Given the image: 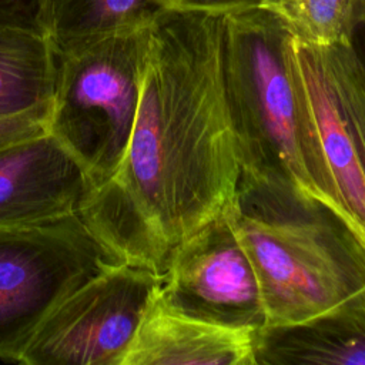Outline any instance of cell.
<instances>
[{
    "label": "cell",
    "mask_w": 365,
    "mask_h": 365,
    "mask_svg": "<svg viewBox=\"0 0 365 365\" xmlns=\"http://www.w3.org/2000/svg\"><path fill=\"white\" fill-rule=\"evenodd\" d=\"M262 0H164V10L228 14L259 7Z\"/></svg>",
    "instance_id": "e0dca14e"
},
{
    "label": "cell",
    "mask_w": 365,
    "mask_h": 365,
    "mask_svg": "<svg viewBox=\"0 0 365 365\" xmlns=\"http://www.w3.org/2000/svg\"><path fill=\"white\" fill-rule=\"evenodd\" d=\"M117 264L78 214L0 227V359L20 362L44 319Z\"/></svg>",
    "instance_id": "8992f818"
},
{
    "label": "cell",
    "mask_w": 365,
    "mask_h": 365,
    "mask_svg": "<svg viewBox=\"0 0 365 365\" xmlns=\"http://www.w3.org/2000/svg\"><path fill=\"white\" fill-rule=\"evenodd\" d=\"M257 365H365V308L307 324L262 328Z\"/></svg>",
    "instance_id": "8fae6325"
},
{
    "label": "cell",
    "mask_w": 365,
    "mask_h": 365,
    "mask_svg": "<svg viewBox=\"0 0 365 365\" xmlns=\"http://www.w3.org/2000/svg\"><path fill=\"white\" fill-rule=\"evenodd\" d=\"M158 295L171 309L197 319L232 328H264L258 279L230 208L175 245Z\"/></svg>",
    "instance_id": "ba28073f"
},
{
    "label": "cell",
    "mask_w": 365,
    "mask_h": 365,
    "mask_svg": "<svg viewBox=\"0 0 365 365\" xmlns=\"http://www.w3.org/2000/svg\"><path fill=\"white\" fill-rule=\"evenodd\" d=\"M93 190L83 164L48 131L0 148V227L80 214Z\"/></svg>",
    "instance_id": "9c48e42d"
},
{
    "label": "cell",
    "mask_w": 365,
    "mask_h": 365,
    "mask_svg": "<svg viewBox=\"0 0 365 365\" xmlns=\"http://www.w3.org/2000/svg\"><path fill=\"white\" fill-rule=\"evenodd\" d=\"M164 0H44L43 27L57 54L151 24Z\"/></svg>",
    "instance_id": "7c38bea8"
},
{
    "label": "cell",
    "mask_w": 365,
    "mask_h": 365,
    "mask_svg": "<svg viewBox=\"0 0 365 365\" xmlns=\"http://www.w3.org/2000/svg\"><path fill=\"white\" fill-rule=\"evenodd\" d=\"M295 38L312 44L352 41L365 23V0H262Z\"/></svg>",
    "instance_id": "5bb4252c"
},
{
    "label": "cell",
    "mask_w": 365,
    "mask_h": 365,
    "mask_svg": "<svg viewBox=\"0 0 365 365\" xmlns=\"http://www.w3.org/2000/svg\"><path fill=\"white\" fill-rule=\"evenodd\" d=\"M150 24L57 54L47 131L83 164L96 188L117 171L137 115Z\"/></svg>",
    "instance_id": "277c9868"
},
{
    "label": "cell",
    "mask_w": 365,
    "mask_h": 365,
    "mask_svg": "<svg viewBox=\"0 0 365 365\" xmlns=\"http://www.w3.org/2000/svg\"><path fill=\"white\" fill-rule=\"evenodd\" d=\"M292 37L285 23L264 7L224 14L225 93L240 178L332 208L292 81Z\"/></svg>",
    "instance_id": "3957f363"
},
{
    "label": "cell",
    "mask_w": 365,
    "mask_h": 365,
    "mask_svg": "<svg viewBox=\"0 0 365 365\" xmlns=\"http://www.w3.org/2000/svg\"><path fill=\"white\" fill-rule=\"evenodd\" d=\"M230 214L258 279L264 328L365 308V241L331 207L240 178Z\"/></svg>",
    "instance_id": "7a4b0ae2"
},
{
    "label": "cell",
    "mask_w": 365,
    "mask_h": 365,
    "mask_svg": "<svg viewBox=\"0 0 365 365\" xmlns=\"http://www.w3.org/2000/svg\"><path fill=\"white\" fill-rule=\"evenodd\" d=\"M43 3L44 0H0V24L44 34Z\"/></svg>",
    "instance_id": "2e32d148"
},
{
    "label": "cell",
    "mask_w": 365,
    "mask_h": 365,
    "mask_svg": "<svg viewBox=\"0 0 365 365\" xmlns=\"http://www.w3.org/2000/svg\"><path fill=\"white\" fill-rule=\"evenodd\" d=\"M50 113L51 104L41 106L17 115L0 117V148L46 133L48 128Z\"/></svg>",
    "instance_id": "9a60e30c"
},
{
    "label": "cell",
    "mask_w": 365,
    "mask_h": 365,
    "mask_svg": "<svg viewBox=\"0 0 365 365\" xmlns=\"http://www.w3.org/2000/svg\"><path fill=\"white\" fill-rule=\"evenodd\" d=\"M56 74L47 36L0 24V117L53 104Z\"/></svg>",
    "instance_id": "4fadbf2b"
},
{
    "label": "cell",
    "mask_w": 365,
    "mask_h": 365,
    "mask_svg": "<svg viewBox=\"0 0 365 365\" xmlns=\"http://www.w3.org/2000/svg\"><path fill=\"white\" fill-rule=\"evenodd\" d=\"M240 175L224 14L161 10L124 157L78 215L121 262L163 274L177 244L232 205Z\"/></svg>",
    "instance_id": "6da1fadb"
},
{
    "label": "cell",
    "mask_w": 365,
    "mask_h": 365,
    "mask_svg": "<svg viewBox=\"0 0 365 365\" xmlns=\"http://www.w3.org/2000/svg\"><path fill=\"white\" fill-rule=\"evenodd\" d=\"M163 274L117 264L67 297L40 325L20 364L124 365Z\"/></svg>",
    "instance_id": "52a82bcc"
},
{
    "label": "cell",
    "mask_w": 365,
    "mask_h": 365,
    "mask_svg": "<svg viewBox=\"0 0 365 365\" xmlns=\"http://www.w3.org/2000/svg\"><path fill=\"white\" fill-rule=\"evenodd\" d=\"M292 81L334 211L365 241V61L352 41L295 37Z\"/></svg>",
    "instance_id": "5b68a950"
},
{
    "label": "cell",
    "mask_w": 365,
    "mask_h": 365,
    "mask_svg": "<svg viewBox=\"0 0 365 365\" xmlns=\"http://www.w3.org/2000/svg\"><path fill=\"white\" fill-rule=\"evenodd\" d=\"M257 334L177 312L157 288L124 365H257Z\"/></svg>",
    "instance_id": "30bf717a"
}]
</instances>
